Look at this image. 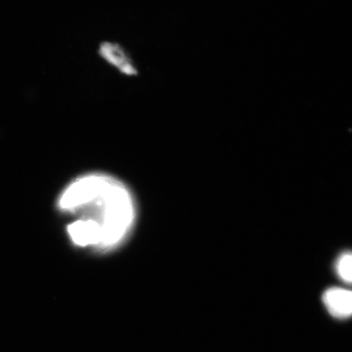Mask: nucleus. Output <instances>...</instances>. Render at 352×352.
I'll return each mask as SVG.
<instances>
[{
  "instance_id": "1",
  "label": "nucleus",
  "mask_w": 352,
  "mask_h": 352,
  "mask_svg": "<svg viewBox=\"0 0 352 352\" xmlns=\"http://www.w3.org/2000/svg\"><path fill=\"white\" fill-rule=\"evenodd\" d=\"M59 206L74 218L67 228L74 243L98 252L122 244L130 234L136 215L129 188L102 174L74 180L61 195Z\"/></svg>"
},
{
  "instance_id": "4",
  "label": "nucleus",
  "mask_w": 352,
  "mask_h": 352,
  "mask_svg": "<svg viewBox=\"0 0 352 352\" xmlns=\"http://www.w3.org/2000/svg\"><path fill=\"white\" fill-rule=\"evenodd\" d=\"M336 271L343 283L352 285V252L343 253L338 258Z\"/></svg>"
},
{
  "instance_id": "2",
  "label": "nucleus",
  "mask_w": 352,
  "mask_h": 352,
  "mask_svg": "<svg viewBox=\"0 0 352 352\" xmlns=\"http://www.w3.org/2000/svg\"><path fill=\"white\" fill-rule=\"evenodd\" d=\"M98 54L105 64L116 69L121 76L127 78L139 76L140 70L130 52L120 43L108 41L101 42L98 46Z\"/></svg>"
},
{
  "instance_id": "3",
  "label": "nucleus",
  "mask_w": 352,
  "mask_h": 352,
  "mask_svg": "<svg viewBox=\"0 0 352 352\" xmlns=\"http://www.w3.org/2000/svg\"><path fill=\"white\" fill-rule=\"evenodd\" d=\"M322 300L329 314L337 319L352 316V290L333 287L323 294Z\"/></svg>"
}]
</instances>
